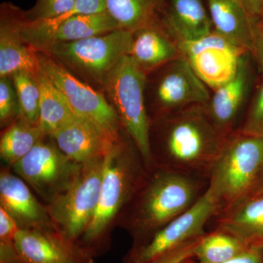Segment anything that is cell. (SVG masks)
I'll return each mask as SVG.
<instances>
[{"mask_svg":"<svg viewBox=\"0 0 263 263\" xmlns=\"http://www.w3.org/2000/svg\"><path fill=\"white\" fill-rule=\"evenodd\" d=\"M209 185L207 180L154 165L118 221L134 241L140 239L193 206Z\"/></svg>","mask_w":263,"mask_h":263,"instance_id":"cell-1","label":"cell"},{"mask_svg":"<svg viewBox=\"0 0 263 263\" xmlns=\"http://www.w3.org/2000/svg\"><path fill=\"white\" fill-rule=\"evenodd\" d=\"M229 137L216 127L205 105L167 114L162 146L154 157V165L209 181Z\"/></svg>","mask_w":263,"mask_h":263,"instance_id":"cell-2","label":"cell"},{"mask_svg":"<svg viewBox=\"0 0 263 263\" xmlns=\"http://www.w3.org/2000/svg\"><path fill=\"white\" fill-rule=\"evenodd\" d=\"M138 151L121 141L105 159L96 210L79 245L93 257L108 248L114 223L121 214L147 174Z\"/></svg>","mask_w":263,"mask_h":263,"instance_id":"cell-3","label":"cell"},{"mask_svg":"<svg viewBox=\"0 0 263 263\" xmlns=\"http://www.w3.org/2000/svg\"><path fill=\"white\" fill-rule=\"evenodd\" d=\"M262 165L263 137L238 131L229 137L209 179L217 205L215 216L250 195Z\"/></svg>","mask_w":263,"mask_h":263,"instance_id":"cell-4","label":"cell"},{"mask_svg":"<svg viewBox=\"0 0 263 263\" xmlns=\"http://www.w3.org/2000/svg\"><path fill=\"white\" fill-rule=\"evenodd\" d=\"M146 72L127 55L105 79L103 86L114 108L147 169L154 166L151 146V123L146 108Z\"/></svg>","mask_w":263,"mask_h":263,"instance_id":"cell-5","label":"cell"},{"mask_svg":"<svg viewBox=\"0 0 263 263\" xmlns=\"http://www.w3.org/2000/svg\"><path fill=\"white\" fill-rule=\"evenodd\" d=\"M105 158L81 164L70 186L46 205L53 226L79 243L98 205Z\"/></svg>","mask_w":263,"mask_h":263,"instance_id":"cell-6","label":"cell"},{"mask_svg":"<svg viewBox=\"0 0 263 263\" xmlns=\"http://www.w3.org/2000/svg\"><path fill=\"white\" fill-rule=\"evenodd\" d=\"M133 32L117 29L81 41L51 45L43 53L103 84L124 57L129 55Z\"/></svg>","mask_w":263,"mask_h":263,"instance_id":"cell-7","label":"cell"},{"mask_svg":"<svg viewBox=\"0 0 263 263\" xmlns=\"http://www.w3.org/2000/svg\"><path fill=\"white\" fill-rule=\"evenodd\" d=\"M210 189L193 206L163 226L135 240L123 263H148L206 233L205 228L217 213Z\"/></svg>","mask_w":263,"mask_h":263,"instance_id":"cell-8","label":"cell"},{"mask_svg":"<svg viewBox=\"0 0 263 263\" xmlns=\"http://www.w3.org/2000/svg\"><path fill=\"white\" fill-rule=\"evenodd\" d=\"M38 57L41 72L60 89L76 115L94 123L116 140H121L119 116L105 97L46 53L39 52Z\"/></svg>","mask_w":263,"mask_h":263,"instance_id":"cell-9","label":"cell"},{"mask_svg":"<svg viewBox=\"0 0 263 263\" xmlns=\"http://www.w3.org/2000/svg\"><path fill=\"white\" fill-rule=\"evenodd\" d=\"M43 140L13 168L17 176L49 203L70 186L81 164L70 160L57 146Z\"/></svg>","mask_w":263,"mask_h":263,"instance_id":"cell-10","label":"cell"},{"mask_svg":"<svg viewBox=\"0 0 263 263\" xmlns=\"http://www.w3.org/2000/svg\"><path fill=\"white\" fill-rule=\"evenodd\" d=\"M178 44L197 76L213 90L234 76L240 59L249 52L214 31L196 41Z\"/></svg>","mask_w":263,"mask_h":263,"instance_id":"cell-11","label":"cell"},{"mask_svg":"<svg viewBox=\"0 0 263 263\" xmlns=\"http://www.w3.org/2000/svg\"><path fill=\"white\" fill-rule=\"evenodd\" d=\"M165 66L156 87V98L166 115L193 105H207L212 97L209 88L183 55Z\"/></svg>","mask_w":263,"mask_h":263,"instance_id":"cell-12","label":"cell"},{"mask_svg":"<svg viewBox=\"0 0 263 263\" xmlns=\"http://www.w3.org/2000/svg\"><path fill=\"white\" fill-rule=\"evenodd\" d=\"M15 242L29 263H70L94 257L57 230L19 228Z\"/></svg>","mask_w":263,"mask_h":263,"instance_id":"cell-13","label":"cell"},{"mask_svg":"<svg viewBox=\"0 0 263 263\" xmlns=\"http://www.w3.org/2000/svg\"><path fill=\"white\" fill-rule=\"evenodd\" d=\"M22 11L10 3L1 7L0 19V77H9L27 71L34 75L41 72L38 52L24 41L21 34Z\"/></svg>","mask_w":263,"mask_h":263,"instance_id":"cell-14","label":"cell"},{"mask_svg":"<svg viewBox=\"0 0 263 263\" xmlns=\"http://www.w3.org/2000/svg\"><path fill=\"white\" fill-rule=\"evenodd\" d=\"M52 138L62 153L79 164L105 158L122 141L80 117L59 129Z\"/></svg>","mask_w":263,"mask_h":263,"instance_id":"cell-15","label":"cell"},{"mask_svg":"<svg viewBox=\"0 0 263 263\" xmlns=\"http://www.w3.org/2000/svg\"><path fill=\"white\" fill-rule=\"evenodd\" d=\"M0 203L19 228L57 230L47 208L38 201L29 185L7 170L0 174Z\"/></svg>","mask_w":263,"mask_h":263,"instance_id":"cell-16","label":"cell"},{"mask_svg":"<svg viewBox=\"0 0 263 263\" xmlns=\"http://www.w3.org/2000/svg\"><path fill=\"white\" fill-rule=\"evenodd\" d=\"M249 52L240 59L234 76L226 84L214 90L205 109L212 122L227 136L237 131L236 125L250 84Z\"/></svg>","mask_w":263,"mask_h":263,"instance_id":"cell-17","label":"cell"},{"mask_svg":"<svg viewBox=\"0 0 263 263\" xmlns=\"http://www.w3.org/2000/svg\"><path fill=\"white\" fill-rule=\"evenodd\" d=\"M203 0H166L161 22L177 42L196 41L214 31Z\"/></svg>","mask_w":263,"mask_h":263,"instance_id":"cell-18","label":"cell"},{"mask_svg":"<svg viewBox=\"0 0 263 263\" xmlns=\"http://www.w3.org/2000/svg\"><path fill=\"white\" fill-rule=\"evenodd\" d=\"M129 56L146 73L182 56L177 41L161 21L133 32Z\"/></svg>","mask_w":263,"mask_h":263,"instance_id":"cell-19","label":"cell"},{"mask_svg":"<svg viewBox=\"0 0 263 263\" xmlns=\"http://www.w3.org/2000/svg\"><path fill=\"white\" fill-rule=\"evenodd\" d=\"M214 32L252 53L254 24L240 0H205Z\"/></svg>","mask_w":263,"mask_h":263,"instance_id":"cell-20","label":"cell"},{"mask_svg":"<svg viewBox=\"0 0 263 263\" xmlns=\"http://www.w3.org/2000/svg\"><path fill=\"white\" fill-rule=\"evenodd\" d=\"M210 222L248 243H263V193L249 195Z\"/></svg>","mask_w":263,"mask_h":263,"instance_id":"cell-21","label":"cell"},{"mask_svg":"<svg viewBox=\"0 0 263 263\" xmlns=\"http://www.w3.org/2000/svg\"><path fill=\"white\" fill-rule=\"evenodd\" d=\"M121 29L108 10L92 14L78 15L64 21L47 34L35 48L41 52L51 45L71 43L101 35Z\"/></svg>","mask_w":263,"mask_h":263,"instance_id":"cell-22","label":"cell"},{"mask_svg":"<svg viewBox=\"0 0 263 263\" xmlns=\"http://www.w3.org/2000/svg\"><path fill=\"white\" fill-rule=\"evenodd\" d=\"M37 80L41 89L38 126L45 136L52 137L78 116L60 89L42 72L38 74Z\"/></svg>","mask_w":263,"mask_h":263,"instance_id":"cell-23","label":"cell"},{"mask_svg":"<svg viewBox=\"0 0 263 263\" xmlns=\"http://www.w3.org/2000/svg\"><path fill=\"white\" fill-rule=\"evenodd\" d=\"M166 0H106L107 10L122 29L135 32L160 20Z\"/></svg>","mask_w":263,"mask_h":263,"instance_id":"cell-24","label":"cell"},{"mask_svg":"<svg viewBox=\"0 0 263 263\" xmlns=\"http://www.w3.org/2000/svg\"><path fill=\"white\" fill-rule=\"evenodd\" d=\"M45 137L39 126L27 122L23 117L13 122L2 136L0 155L2 160L13 167L25 157Z\"/></svg>","mask_w":263,"mask_h":263,"instance_id":"cell-25","label":"cell"},{"mask_svg":"<svg viewBox=\"0 0 263 263\" xmlns=\"http://www.w3.org/2000/svg\"><path fill=\"white\" fill-rule=\"evenodd\" d=\"M252 243L229 232L214 229L202 235L195 248V263H222L243 252Z\"/></svg>","mask_w":263,"mask_h":263,"instance_id":"cell-26","label":"cell"},{"mask_svg":"<svg viewBox=\"0 0 263 263\" xmlns=\"http://www.w3.org/2000/svg\"><path fill=\"white\" fill-rule=\"evenodd\" d=\"M107 10L106 0H76L70 11L57 18L30 22L24 18L21 24V34L24 41L35 50L43 38L64 21L78 15L92 14Z\"/></svg>","mask_w":263,"mask_h":263,"instance_id":"cell-27","label":"cell"},{"mask_svg":"<svg viewBox=\"0 0 263 263\" xmlns=\"http://www.w3.org/2000/svg\"><path fill=\"white\" fill-rule=\"evenodd\" d=\"M21 117L32 124L38 125L41 89L37 75L27 71H19L11 76Z\"/></svg>","mask_w":263,"mask_h":263,"instance_id":"cell-28","label":"cell"},{"mask_svg":"<svg viewBox=\"0 0 263 263\" xmlns=\"http://www.w3.org/2000/svg\"><path fill=\"white\" fill-rule=\"evenodd\" d=\"M18 229L14 219L0 207V263H29L15 245V237Z\"/></svg>","mask_w":263,"mask_h":263,"instance_id":"cell-29","label":"cell"},{"mask_svg":"<svg viewBox=\"0 0 263 263\" xmlns=\"http://www.w3.org/2000/svg\"><path fill=\"white\" fill-rule=\"evenodd\" d=\"M76 0H36L35 4L25 11L26 18L30 22L57 18L70 11Z\"/></svg>","mask_w":263,"mask_h":263,"instance_id":"cell-30","label":"cell"},{"mask_svg":"<svg viewBox=\"0 0 263 263\" xmlns=\"http://www.w3.org/2000/svg\"><path fill=\"white\" fill-rule=\"evenodd\" d=\"M248 136L263 137V83L259 86L238 130Z\"/></svg>","mask_w":263,"mask_h":263,"instance_id":"cell-31","label":"cell"},{"mask_svg":"<svg viewBox=\"0 0 263 263\" xmlns=\"http://www.w3.org/2000/svg\"><path fill=\"white\" fill-rule=\"evenodd\" d=\"M18 108V98L8 77L0 79V120L5 124L10 120Z\"/></svg>","mask_w":263,"mask_h":263,"instance_id":"cell-32","label":"cell"},{"mask_svg":"<svg viewBox=\"0 0 263 263\" xmlns=\"http://www.w3.org/2000/svg\"><path fill=\"white\" fill-rule=\"evenodd\" d=\"M200 238L189 242L182 247L171 251L148 263H182L187 259L193 258L195 248Z\"/></svg>","mask_w":263,"mask_h":263,"instance_id":"cell-33","label":"cell"},{"mask_svg":"<svg viewBox=\"0 0 263 263\" xmlns=\"http://www.w3.org/2000/svg\"><path fill=\"white\" fill-rule=\"evenodd\" d=\"M222 263H263V243H252L238 255Z\"/></svg>","mask_w":263,"mask_h":263,"instance_id":"cell-34","label":"cell"},{"mask_svg":"<svg viewBox=\"0 0 263 263\" xmlns=\"http://www.w3.org/2000/svg\"><path fill=\"white\" fill-rule=\"evenodd\" d=\"M252 54L258 64L263 73V22L256 20L254 24L253 49Z\"/></svg>","mask_w":263,"mask_h":263,"instance_id":"cell-35","label":"cell"},{"mask_svg":"<svg viewBox=\"0 0 263 263\" xmlns=\"http://www.w3.org/2000/svg\"><path fill=\"white\" fill-rule=\"evenodd\" d=\"M241 3L251 18L260 19L263 13V0H241Z\"/></svg>","mask_w":263,"mask_h":263,"instance_id":"cell-36","label":"cell"},{"mask_svg":"<svg viewBox=\"0 0 263 263\" xmlns=\"http://www.w3.org/2000/svg\"><path fill=\"white\" fill-rule=\"evenodd\" d=\"M257 193H263V165L262 169H261L260 174L259 175L258 179H257V182L255 183V186H254L250 195Z\"/></svg>","mask_w":263,"mask_h":263,"instance_id":"cell-37","label":"cell"},{"mask_svg":"<svg viewBox=\"0 0 263 263\" xmlns=\"http://www.w3.org/2000/svg\"><path fill=\"white\" fill-rule=\"evenodd\" d=\"M70 263H94V260H93V257H90V258L84 259V260L77 261V262Z\"/></svg>","mask_w":263,"mask_h":263,"instance_id":"cell-38","label":"cell"},{"mask_svg":"<svg viewBox=\"0 0 263 263\" xmlns=\"http://www.w3.org/2000/svg\"><path fill=\"white\" fill-rule=\"evenodd\" d=\"M182 263H195V261L193 260V258L187 259V260L184 261Z\"/></svg>","mask_w":263,"mask_h":263,"instance_id":"cell-39","label":"cell"},{"mask_svg":"<svg viewBox=\"0 0 263 263\" xmlns=\"http://www.w3.org/2000/svg\"><path fill=\"white\" fill-rule=\"evenodd\" d=\"M260 20L262 21V22H263V13H262V16H261Z\"/></svg>","mask_w":263,"mask_h":263,"instance_id":"cell-40","label":"cell"},{"mask_svg":"<svg viewBox=\"0 0 263 263\" xmlns=\"http://www.w3.org/2000/svg\"><path fill=\"white\" fill-rule=\"evenodd\" d=\"M240 2H241V0H240Z\"/></svg>","mask_w":263,"mask_h":263,"instance_id":"cell-41","label":"cell"}]
</instances>
